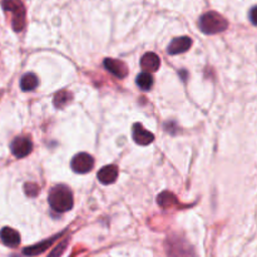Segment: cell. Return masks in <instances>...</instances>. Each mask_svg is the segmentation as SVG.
<instances>
[{
  "label": "cell",
  "instance_id": "6da1fadb",
  "mask_svg": "<svg viewBox=\"0 0 257 257\" xmlns=\"http://www.w3.org/2000/svg\"><path fill=\"white\" fill-rule=\"evenodd\" d=\"M48 202L55 212L64 213V212L70 211L74 205L72 191L69 190V187L64 185L55 186L49 192Z\"/></svg>",
  "mask_w": 257,
  "mask_h": 257
},
{
  "label": "cell",
  "instance_id": "7a4b0ae2",
  "mask_svg": "<svg viewBox=\"0 0 257 257\" xmlns=\"http://www.w3.org/2000/svg\"><path fill=\"white\" fill-rule=\"evenodd\" d=\"M198 27L202 33L213 35V34L222 33L226 31L228 27V21L218 13L207 12L198 20Z\"/></svg>",
  "mask_w": 257,
  "mask_h": 257
},
{
  "label": "cell",
  "instance_id": "3957f363",
  "mask_svg": "<svg viewBox=\"0 0 257 257\" xmlns=\"http://www.w3.org/2000/svg\"><path fill=\"white\" fill-rule=\"evenodd\" d=\"M1 6L6 13H12V25L16 32H21L27 24V10L21 0H3Z\"/></svg>",
  "mask_w": 257,
  "mask_h": 257
},
{
  "label": "cell",
  "instance_id": "277c9868",
  "mask_svg": "<svg viewBox=\"0 0 257 257\" xmlns=\"http://www.w3.org/2000/svg\"><path fill=\"white\" fill-rule=\"evenodd\" d=\"M167 255L170 257H196L190 243L179 237H170L166 241Z\"/></svg>",
  "mask_w": 257,
  "mask_h": 257
},
{
  "label": "cell",
  "instance_id": "5b68a950",
  "mask_svg": "<svg viewBox=\"0 0 257 257\" xmlns=\"http://www.w3.org/2000/svg\"><path fill=\"white\" fill-rule=\"evenodd\" d=\"M94 166V160L91 154L84 153H78L73 157L72 162H70V167L72 170L76 173H80V175H84V173L91 172L92 168Z\"/></svg>",
  "mask_w": 257,
  "mask_h": 257
},
{
  "label": "cell",
  "instance_id": "8992f818",
  "mask_svg": "<svg viewBox=\"0 0 257 257\" xmlns=\"http://www.w3.org/2000/svg\"><path fill=\"white\" fill-rule=\"evenodd\" d=\"M10 149L16 158H24L32 153L33 143L28 137H16L10 145Z\"/></svg>",
  "mask_w": 257,
  "mask_h": 257
},
{
  "label": "cell",
  "instance_id": "52a82bcc",
  "mask_svg": "<svg viewBox=\"0 0 257 257\" xmlns=\"http://www.w3.org/2000/svg\"><path fill=\"white\" fill-rule=\"evenodd\" d=\"M191 47H192V39L190 36H178L170 43L167 51L171 55L182 54V53H186Z\"/></svg>",
  "mask_w": 257,
  "mask_h": 257
},
{
  "label": "cell",
  "instance_id": "ba28073f",
  "mask_svg": "<svg viewBox=\"0 0 257 257\" xmlns=\"http://www.w3.org/2000/svg\"><path fill=\"white\" fill-rule=\"evenodd\" d=\"M104 67L109 73H112L113 76L119 79H123L128 76L127 65L122 61L113 59V58H107L104 61Z\"/></svg>",
  "mask_w": 257,
  "mask_h": 257
},
{
  "label": "cell",
  "instance_id": "9c48e42d",
  "mask_svg": "<svg viewBox=\"0 0 257 257\" xmlns=\"http://www.w3.org/2000/svg\"><path fill=\"white\" fill-rule=\"evenodd\" d=\"M132 136H133L134 142L139 145H148L153 142L154 136L145 129L141 123H136L133 126V130H132Z\"/></svg>",
  "mask_w": 257,
  "mask_h": 257
},
{
  "label": "cell",
  "instance_id": "30bf717a",
  "mask_svg": "<svg viewBox=\"0 0 257 257\" xmlns=\"http://www.w3.org/2000/svg\"><path fill=\"white\" fill-rule=\"evenodd\" d=\"M98 179L103 185H111L114 183L118 178V168L114 164H108V166L102 167L97 175Z\"/></svg>",
  "mask_w": 257,
  "mask_h": 257
},
{
  "label": "cell",
  "instance_id": "8fae6325",
  "mask_svg": "<svg viewBox=\"0 0 257 257\" xmlns=\"http://www.w3.org/2000/svg\"><path fill=\"white\" fill-rule=\"evenodd\" d=\"M141 67L147 73L157 72L161 67V59L154 53H145L141 59Z\"/></svg>",
  "mask_w": 257,
  "mask_h": 257
},
{
  "label": "cell",
  "instance_id": "7c38bea8",
  "mask_svg": "<svg viewBox=\"0 0 257 257\" xmlns=\"http://www.w3.org/2000/svg\"><path fill=\"white\" fill-rule=\"evenodd\" d=\"M0 239L4 242V245L9 246V247H18L20 243L19 232L10 227H4L3 230L0 231Z\"/></svg>",
  "mask_w": 257,
  "mask_h": 257
},
{
  "label": "cell",
  "instance_id": "4fadbf2b",
  "mask_svg": "<svg viewBox=\"0 0 257 257\" xmlns=\"http://www.w3.org/2000/svg\"><path fill=\"white\" fill-rule=\"evenodd\" d=\"M59 236H61V235L51 237V239L47 240V241L40 242V243H38V245H34V246H31V247L24 248L23 254H24L25 256H35V255L42 254V252H44L46 250H48V247H50V246L54 243L55 240H57Z\"/></svg>",
  "mask_w": 257,
  "mask_h": 257
},
{
  "label": "cell",
  "instance_id": "5bb4252c",
  "mask_svg": "<svg viewBox=\"0 0 257 257\" xmlns=\"http://www.w3.org/2000/svg\"><path fill=\"white\" fill-rule=\"evenodd\" d=\"M38 84H39V80H38V78H36L34 73H27V74L21 77L20 88L24 92L34 91L38 87Z\"/></svg>",
  "mask_w": 257,
  "mask_h": 257
},
{
  "label": "cell",
  "instance_id": "9a60e30c",
  "mask_svg": "<svg viewBox=\"0 0 257 257\" xmlns=\"http://www.w3.org/2000/svg\"><path fill=\"white\" fill-rule=\"evenodd\" d=\"M70 100H72V93L68 91H61V92H58V93L54 96L53 103H54L55 108L62 109L67 106Z\"/></svg>",
  "mask_w": 257,
  "mask_h": 257
},
{
  "label": "cell",
  "instance_id": "2e32d148",
  "mask_svg": "<svg viewBox=\"0 0 257 257\" xmlns=\"http://www.w3.org/2000/svg\"><path fill=\"white\" fill-rule=\"evenodd\" d=\"M136 82L142 91H149L153 85V77L151 76V73L143 72L137 76Z\"/></svg>",
  "mask_w": 257,
  "mask_h": 257
},
{
  "label": "cell",
  "instance_id": "e0dca14e",
  "mask_svg": "<svg viewBox=\"0 0 257 257\" xmlns=\"http://www.w3.org/2000/svg\"><path fill=\"white\" fill-rule=\"evenodd\" d=\"M157 202L161 207L170 209V207H172L173 205L177 203V198H176L171 192H162V193L157 197Z\"/></svg>",
  "mask_w": 257,
  "mask_h": 257
},
{
  "label": "cell",
  "instance_id": "ac0fdd59",
  "mask_svg": "<svg viewBox=\"0 0 257 257\" xmlns=\"http://www.w3.org/2000/svg\"><path fill=\"white\" fill-rule=\"evenodd\" d=\"M67 245H68V240H63L59 245L55 246V248L50 252V255H49L48 257H61L62 255H63V252L65 251Z\"/></svg>",
  "mask_w": 257,
  "mask_h": 257
},
{
  "label": "cell",
  "instance_id": "d6986e66",
  "mask_svg": "<svg viewBox=\"0 0 257 257\" xmlns=\"http://www.w3.org/2000/svg\"><path fill=\"white\" fill-rule=\"evenodd\" d=\"M24 190H25V194H27V196H29V197H35L36 194L39 193V187H38V185H35V183H32V182H29V183H25Z\"/></svg>",
  "mask_w": 257,
  "mask_h": 257
},
{
  "label": "cell",
  "instance_id": "ffe728a7",
  "mask_svg": "<svg viewBox=\"0 0 257 257\" xmlns=\"http://www.w3.org/2000/svg\"><path fill=\"white\" fill-rule=\"evenodd\" d=\"M250 20L254 25H257V6H254L251 10H250Z\"/></svg>",
  "mask_w": 257,
  "mask_h": 257
}]
</instances>
